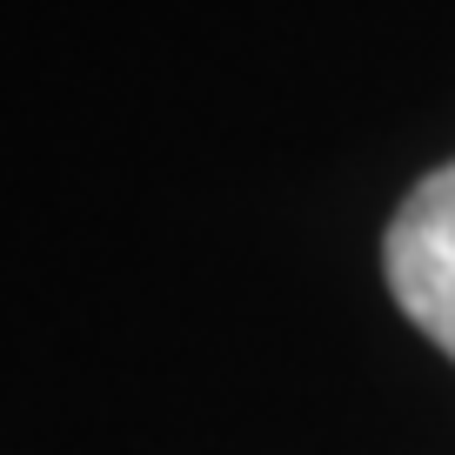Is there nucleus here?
<instances>
[{
  "label": "nucleus",
  "instance_id": "1",
  "mask_svg": "<svg viewBox=\"0 0 455 455\" xmlns=\"http://www.w3.org/2000/svg\"><path fill=\"white\" fill-rule=\"evenodd\" d=\"M382 268L395 308L455 362V161L409 188L382 235Z\"/></svg>",
  "mask_w": 455,
  "mask_h": 455
}]
</instances>
